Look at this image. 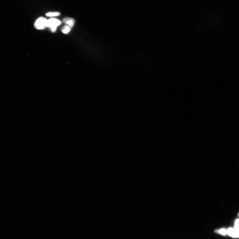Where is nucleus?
Wrapping results in <instances>:
<instances>
[{
    "label": "nucleus",
    "instance_id": "nucleus-1",
    "mask_svg": "<svg viewBox=\"0 0 239 239\" xmlns=\"http://www.w3.org/2000/svg\"><path fill=\"white\" fill-rule=\"evenodd\" d=\"M62 22L60 20L52 18L47 20V27L50 29L51 31L54 32L56 31L57 27L61 25Z\"/></svg>",
    "mask_w": 239,
    "mask_h": 239
},
{
    "label": "nucleus",
    "instance_id": "nucleus-2",
    "mask_svg": "<svg viewBox=\"0 0 239 239\" xmlns=\"http://www.w3.org/2000/svg\"><path fill=\"white\" fill-rule=\"evenodd\" d=\"M47 20L44 17L37 19L34 23V27L37 30H43L47 27Z\"/></svg>",
    "mask_w": 239,
    "mask_h": 239
},
{
    "label": "nucleus",
    "instance_id": "nucleus-3",
    "mask_svg": "<svg viewBox=\"0 0 239 239\" xmlns=\"http://www.w3.org/2000/svg\"><path fill=\"white\" fill-rule=\"evenodd\" d=\"M227 234L230 237L234 238H239V229L230 228L227 230Z\"/></svg>",
    "mask_w": 239,
    "mask_h": 239
},
{
    "label": "nucleus",
    "instance_id": "nucleus-4",
    "mask_svg": "<svg viewBox=\"0 0 239 239\" xmlns=\"http://www.w3.org/2000/svg\"><path fill=\"white\" fill-rule=\"evenodd\" d=\"M63 22L64 23L67 24L71 28L73 27L75 23V20L74 19L69 18V17L63 19Z\"/></svg>",
    "mask_w": 239,
    "mask_h": 239
},
{
    "label": "nucleus",
    "instance_id": "nucleus-5",
    "mask_svg": "<svg viewBox=\"0 0 239 239\" xmlns=\"http://www.w3.org/2000/svg\"><path fill=\"white\" fill-rule=\"evenodd\" d=\"M71 28L68 25H66L63 26L61 30L63 33L65 34H68L71 31Z\"/></svg>",
    "mask_w": 239,
    "mask_h": 239
},
{
    "label": "nucleus",
    "instance_id": "nucleus-6",
    "mask_svg": "<svg viewBox=\"0 0 239 239\" xmlns=\"http://www.w3.org/2000/svg\"><path fill=\"white\" fill-rule=\"evenodd\" d=\"M46 16L48 17L57 16L60 15V13L58 12H49L46 13Z\"/></svg>",
    "mask_w": 239,
    "mask_h": 239
},
{
    "label": "nucleus",
    "instance_id": "nucleus-7",
    "mask_svg": "<svg viewBox=\"0 0 239 239\" xmlns=\"http://www.w3.org/2000/svg\"><path fill=\"white\" fill-rule=\"evenodd\" d=\"M215 232L223 235H226L227 234L226 230L224 229L215 230Z\"/></svg>",
    "mask_w": 239,
    "mask_h": 239
},
{
    "label": "nucleus",
    "instance_id": "nucleus-8",
    "mask_svg": "<svg viewBox=\"0 0 239 239\" xmlns=\"http://www.w3.org/2000/svg\"><path fill=\"white\" fill-rule=\"evenodd\" d=\"M235 228L239 229V219L236 220L235 221Z\"/></svg>",
    "mask_w": 239,
    "mask_h": 239
},
{
    "label": "nucleus",
    "instance_id": "nucleus-9",
    "mask_svg": "<svg viewBox=\"0 0 239 239\" xmlns=\"http://www.w3.org/2000/svg\"><path fill=\"white\" fill-rule=\"evenodd\" d=\"M238 216L239 217V213L238 214Z\"/></svg>",
    "mask_w": 239,
    "mask_h": 239
}]
</instances>
